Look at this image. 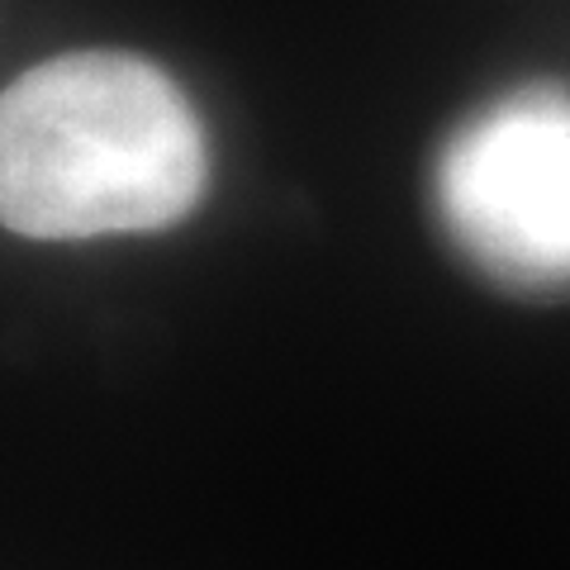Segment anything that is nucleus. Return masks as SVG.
<instances>
[{
  "instance_id": "1",
  "label": "nucleus",
  "mask_w": 570,
  "mask_h": 570,
  "mask_svg": "<svg viewBox=\"0 0 570 570\" xmlns=\"http://www.w3.org/2000/svg\"><path fill=\"white\" fill-rule=\"evenodd\" d=\"M205 181L200 115L138 52H62L0 91V224L10 234H153L186 219Z\"/></svg>"
},
{
  "instance_id": "2",
  "label": "nucleus",
  "mask_w": 570,
  "mask_h": 570,
  "mask_svg": "<svg viewBox=\"0 0 570 570\" xmlns=\"http://www.w3.org/2000/svg\"><path fill=\"white\" fill-rule=\"evenodd\" d=\"M438 205L494 281L570 285V86H523L461 124L438 163Z\"/></svg>"
}]
</instances>
